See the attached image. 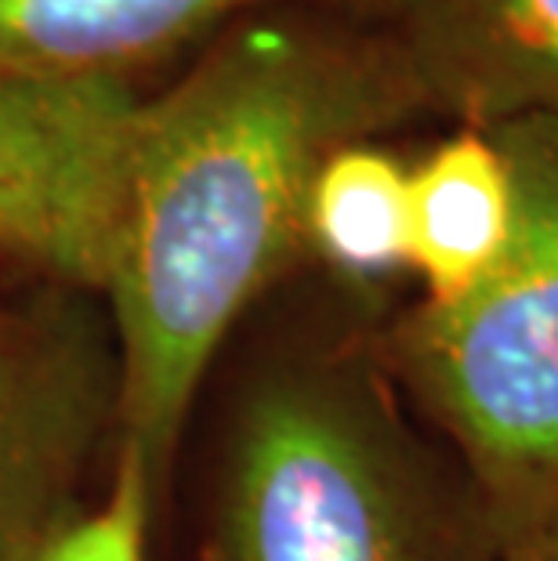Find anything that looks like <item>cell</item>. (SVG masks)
I'll use <instances>...</instances> for the list:
<instances>
[{
    "label": "cell",
    "instance_id": "52a82bcc",
    "mask_svg": "<svg viewBox=\"0 0 558 561\" xmlns=\"http://www.w3.org/2000/svg\"><path fill=\"white\" fill-rule=\"evenodd\" d=\"M323 8L391 15L396 0H0V73L44 80H124L236 15Z\"/></svg>",
    "mask_w": 558,
    "mask_h": 561
},
{
    "label": "cell",
    "instance_id": "5b68a950",
    "mask_svg": "<svg viewBox=\"0 0 558 561\" xmlns=\"http://www.w3.org/2000/svg\"><path fill=\"white\" fill-rule=\"evenodd\" d=\"M138 99L124 80L0 73V254L105 294Z\"/></svg>",
    "mask_w": 558,
    "mask_h": 561
},
{
    "label": "cell",
    "instance_id": "9c48e42d",
    "mask_svg": "<svg viewBox=\"0 0 558 561\" xmlns=\"http://www.w3.org/2000/svg\"><path fill=\"white\" fill-rule=\"evenodd\" d=\"M305 240L330 283L385 301L410 276V163L382 138L334 149L308 188Z\"/></svg>",
    "mask_w": 558,
    "mask_h": 561
},
{
    "label": "cell",
    "instance_id": "6da1fadb",
    "mask_svg": "<svg viewBox=\"0 0 558 561\" xmlns=\"http://www.w3.org/2000/svg\"><path fill=\"white\" fill-rule=\"evenodd\" d=\"M421 113L396 33L323 8L243 15L174 88L138 99L102 301L121 348L116 446L138 457L157 511L221 355L308 265L319 167Z\"/></svg>",
    "mask_w": 558,
    "mask_h": 561
},
{
    "label": "cell",
    "instance_id": "8992f818",
    "mask_svg": "<svg viewBox=\"0 0 558 561\" xmlns=\"http://www.w3.org/2000/svg\"><path fill=\"white\" fill-rule=\"evenodd\" d=\"M429 113L497 127L558 116V0H396Z\"/></svg>",
    "mask_w": 558,
    "mask_h": 561
},
{
    "label": "cell",
    "instance_id": "3957f363",
    "mask_svg": "<svg viewBox=\"0 0 558 561\" xmlns=\"http://www.w3.org/2000/svg\"><path fill=\"white\" fill-rule=\"evenodd\" d=\"M490 130L515 178L512 243L460 301L391 308L382 352L508 551L558 515V116Z\"/></svg>",
    "mask_w": 558,
    "mask_h": 561
},
{
    "label": "cell",
    "instance_id": "7a4b0ae2",
    "mask_svg": "<svg viewBox=\"0 0 558 561\" xmlns=\"http://www.w3.org/2000/svg\"><path fill=\"white\" fill-rule=\"evenodd\" d=\"M388 301L330 283L236 333L204 561H501L482 493L382 352Z\"/></svg>",
    "mask_w": 558,
    "mask_h": 561
},
{
    "label": "cell",
    "instance_id": "277c9868",
    "mask_svg": "<svg viewBox=\"0 0 558 561\" xmlns=\"http://www.w3.org/2000/svg\"><path fill=\"white\" fill-rule=\"evenodd\" d=\"M121 424V348L99 294L44 283L0 305V561H37Z\"/></svg>",
    "mask_w": 558,
    "mask_h": 561
},
{
    "label": "cell",
    "instance_id": "30bf717a",
    "mask_svg": "<svg viewBox=\"0 0 558 561\" xmlns=\"http://www.w3.org/2000/svg\"><path fill=\"white\" fill-rule=\"evenodd\" d=\"M157 500L130 449H113V482L94 507H80L37 561H149Z\"/></svg>",
    "mask_w": 558,
    "mask_h": 561
},
{
    "label": "cell",
    "instance_id": "ba28073f",
    "mask_svg": "<svg viewBox=\"0 0 558 561\" xmlns=\"http://www.w3.org/2000/svg\"><path fill=\"white\" fill-rule=\"evenodd\" d=\"M515 232V178L490 127L454 124L410 163V276L424 305L471 294Z\"/></svg>",
    "mask_w": 558,
    "mask_h": 561
},
{
    "label": "cell",
    "instance_id": "8fae6325",
    "mask_svg": "<svg viewBox=\"0 0 558 561\" xmlns=\"http://www.w3.org/2000/svg\"><path fill=\"white\" fill-rule=\"evenodd\" d=\"M501 561H558V515L522 536L515 547H508Z\"/></svg>",
    "mask_w": 558,
    "mask_h": 561
}]
</instances>
